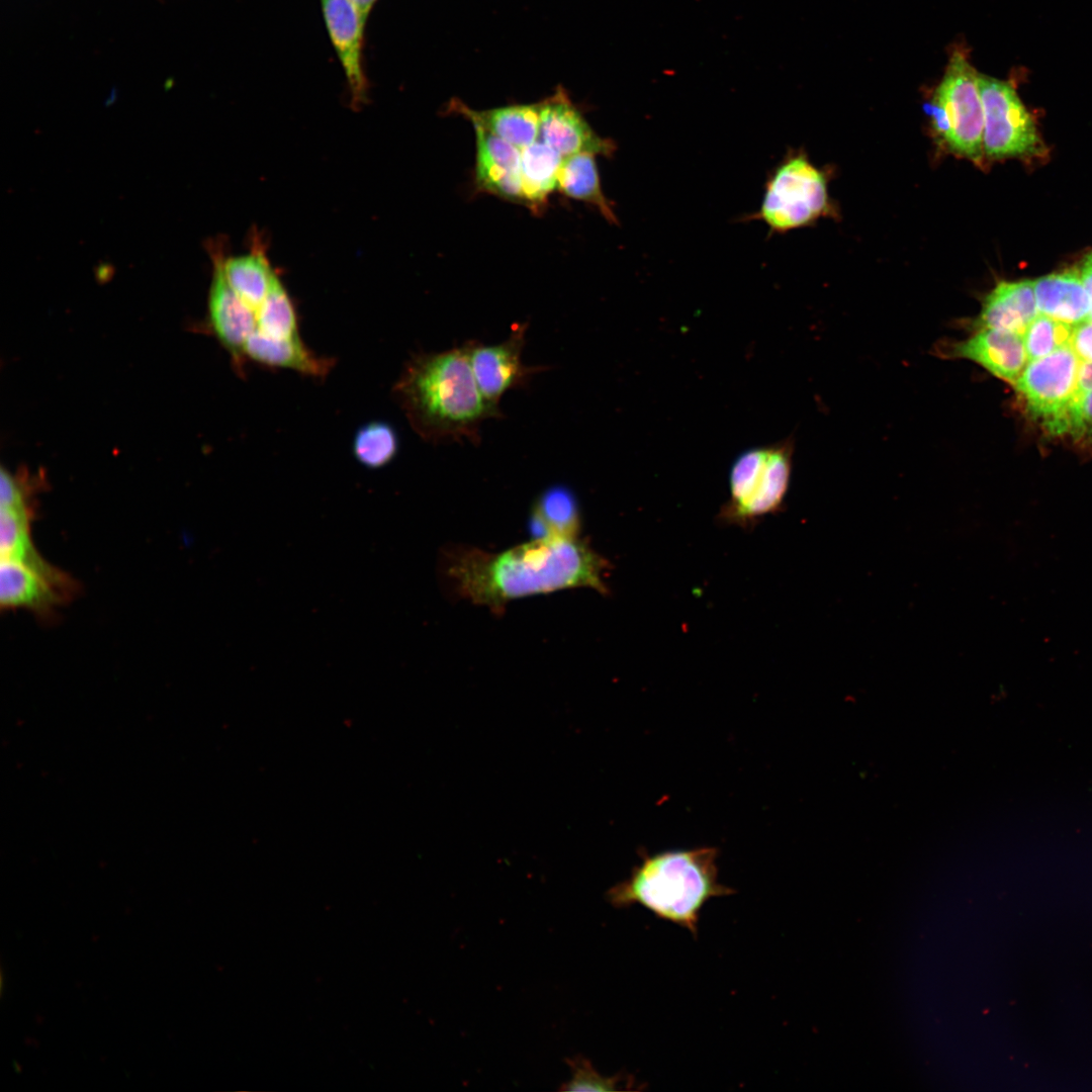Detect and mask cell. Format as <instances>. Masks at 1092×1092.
Listing matches in <instances>:
<instances>
[{
	"label": "cell",
	"mask_w": 1092,
	"mask_h": 1092,
	"mask_svg": "<svg viewBox=\"0 0 1092 1092\" xmlns=\"http://www.w3.org/2000/svg\"><path fill=\"white\" fill-rule=\"evenodd\" d=\"M608 561L577 538L544 537L498 553L457 547L445 551L444 572L462 599L500 614L513 600L566 588L607 594Z\"/></svg>",
	"instance_id": "6da1fadb"
},
{
	"label": "cell",
	"mask_w": 1092,
	"mask_h": 1092,
	"mask_svg": "<svg viewBox=\"0 0 1092 1092\" xmlns=\"http://www.w3.org/2000/svg\"><path fill=\"white\" fill-rule=\"evenodd\" d=\"M471 341L411 358L393 388L412 428L434 443L478 444L480 426L502 418L483 398L470 362Z\"/></svg>",
	"instance_id": "7a4b0ae2"
},
{
	"label": "cell",
	"mask_w": 1092,
	"mask_h": 1092,
	"mask_svg": "<svg viewBox=\"0 0 1092 1092\" xmlns=\"http://www.w3.org/2000/svg\"><path fill=\"white\" fill-rule=\"evenodd\" d=\"M640 861L630 876L607 893L615 907L639 905L660 919L688 929L698 937L704 905L713 898L730 896L735 889L719 882V850L713 846L664 850H639Z\"/></svg>",
	"instance_id": "3957f363"
},
{
	"label": "cell",
	"mask_w": 1092,
	"mask_h": 1092,
	"mask_svg": "<svg viewBox=\"0 0 1092 1092\" xmlns=\"http://www.w3.org/2000/svg\"><path fill=\"white\" fill-rule=\"evenodd\" d=\"M793 441L753 447L739 454L729 472V496L719 519L728 525L753 526L783 506L792 474Z\"/></svg>",
	"instance_id": "277c9868"
},
{
	"label": "cell",
	"mask_w": 1092,
	"mask_h": 1092,
	"mask_svg": "<svg viewBox=\"0 0 1092 1092\" xmlns=\"http://www.w3.org/2000/svg\"><path fill=\"white\" fill-rule=\"evenodd\" d=\"M938 140L956 156L980 163L984 157V109L979 73L954 52L945 74L926 104Z\"/></svg>",
	"instance_id": "5b68a950"
},
{
	"label": "cell",
	"mask_w": 1092,
	"mask_h": 1092,
	"mask_svg": "<svg viewBox=\"0 0 1092 1092\" xmlns=\"http://www.w3.org/2000/svg\"><path fill=\"white\" fill-rule=\"evenodd\" d=\"M828 207L824 173L798 153L785 158L770 172L760 207L750 218L764 223L770 234H782L812 223Z\"/></svg>",
	"instance_id": "8992f818"
},
{
	"label": "cell",
	"mask_w": 1092,
	"mask_h": 1092,
	"mask_svg": "<svg viewBox=\"0 0 1092 1092\" xmlns=\"http://www.w3.org/2000/svg\"><path fill=\"white\" fill-rule=\"evenodd\" d=\"M984 109L983 151L990 160L1030 158L1043 153L1031 114L1008 82L979 74Z\"/></svg>",
	"instance_id": "52a82bcc"
},
{
	"label": "cell",
	"mask_w": 1092,
	"mask_h": 1092,
	"mask_svg": "<svg viewBox=\"0 0 1092 1092\" xmlns=\"http://www.w3.org/2000/svg\"><path fill=\"white\" fill-rule=\"evenodd\" d=\"M1080 364L1067 345L1029 361L1013 384L1028 413L1052 434L1075 396Z\"/></svg>",
	"instance_id": "ba28073f"
},
{
	"label": "cell",
	"mask_w": 1092,
	"mask_h": 1092,
	"mask_svg": "<svg viewBox=\"0 0 1092 1092\" xmlns=\"http://www.w3.org/2000/svg\"><path fill=\"white\" fill-rule=\"evenodd\" d=\"M78 590L77 581L52 564L37 567L1 558L2 609H27L41 617H49L57 607L71 601Z\"/></svg>",
	"instance_id": "9c48e42d"
},
{
	"label": "cell",
	"mask_w": 1092,
	"mask_h": 1092,
	"mask_svg": "<svg viewBox=\"0 0 1092 1092\" xmlns=\"http://www.w3.org/2000/svg\"><path fill=\"white\" fill-rule=\"evenodd\" d=\"M528 324H516L510 336L499 344L481 345L471 341L470 362L477 386L485 401L502 412L503 395L527 385L542 366H528L522 361Z\"/></svg>",
	"instance_id": "30bf717a"
},
{
	"label": "cell",
	"mask_w": 1092,
	"mask_h": 1092,
	"mask_svg": "<svg viewBox=\"0 0 1092 1092\" xmlns=\"http://www.w3.org/2000/svg\"><path fill=\"white\" fill-rule=\"evenodd\" d=\"M539 138L563 158L588 153L611 157L616 145L599 135L563 89L539 103Z\"/></svg>",
	"instance_id": "8fae6325"
},
{
	"label": "cell",
	"mask_w": 1092,
	"mask_h": 1092,
	"mask_svg": "<svg viewBox=\"0 0 1092 1092\" xmlns=\"http://www.w3.org/2000/svg\"><path fill=\"white\" fill-rule=\"evenodd\" d=\"M327 30L348 83L351 105L367 101L368 80L363 68L366 22L349 0H320Z\"/></svg>",
	"instance_id": "7c38bea8"
},
{
	"label": "cell",
	"mask_w": 1092,
	"mask_h": 1092,
	"mask_svg": "<svg viewBox=\"0 0 1092 1092\" xmlns=\"http://www.w3.org/2000/svg\"><path fill=\"white\" fill-rule=\"evenodd\" d=\"M940 350L947 358L973 361L1012 384L1028 361L1022 336L1001 329H975L968 338L951 342Z\"/></svg>",
	"instance_id": "4fadbf2b"
},
{
	"label": "cell",
	"mask_w": 1092,
	"mask_h": 1092,
	"mask_svg": "<svg viewBox=\"0 0 1092 1092\" xmlns=\"http://www.w3.org/2000/svg\"><path fill=\"white\" fill-rule=\"evenodd\" d=\"M476 140L475 183L483 192L525 204L521 181V149L473 125Z\"/></svg>",
	"instance_id": "5bb4252c"
},
{
	"label": "cell",
	"mask_w": 1092,
	"mask_h": 1092,
	"mask_svg": "<svg viewBox=\"0 0 1092 1092\" xmlns=\"http://www.w3.org/2000/svg\"><path fill=\"white\" fill-rule=\"evenodd\" d=\"M209 324L220 344L242 367L244 347L256 331V315L226 281L221 262L215 266L208 298Z\"/></svg>",
	"instance_id": "9a60e30c"
},
{
	"label": "cell",
	"mask_w": 1092,
	"mask_h": 1092,
	"mask_svg": "<svg viewBox=\"0 0 1092 1092\" xmlns=\"http://www.w3.org/2000/svg\"><path fill=\"white\" fill-rule=\"evenodd\" d=\"M1038 314L1033 280L1001 281L985 296L973 328L1001 329L1022 336Z\"/></svg>",
	"instance_id": "2e32d148"
},
{
	"label": "cell",
	"mask_w": 1092,
	"mask_h": 1092,
	"mask_svg": "<svg viewBox=\"0 0 1092 1092\" xmlns=\"http://www.w3.org/2000/svg\"><path fill=\"white\" fill-rule=\"evenodd\" d=\"M1037 310L1040 314L1071 326L1090 317V302L1080 269L1070 268L1033 280Z\"/></svg>",
	"instance_id": "e0dca14e"
},
{
	"label": "cell",
	"mask_w": 1092,
	"mask_h": 1092,
	"mask_svg": "<svg viewBox=\"0 0 1092 1092\" xmlns=\"http://www.w3.org/2000/svg\"><path fill=\"white\" fill-rule=\"evenodd\" d=\"M450 111L463 115L472 125L480 126L519 149L539 138V104H520L475 110L453 99Z\"/></svg>",
	"instance_id": "ac0fdd59"
},
{
	"label": "cell",
	"mask_w": 1092,
	"mask_h": 1092,
	"mask_svg": "<svg viewBox=\"0 0 1092 1092\" xmlns=\"http://www.w3.org/2000/svg\"><path fill=\"white\" fill-rule=\"evenodd\" d=\"M580 518L574 493L565 486L555 485L544 490L534 502L528 528L533 539L577 538Z\"/></svg>",
	"instance_id": "d6986e66"
},
{
	"label": "cell",
	"mask_w": 1092,
	"mask_h": 1092,
	"mask_svg": "<svg viewBox=\"0 0 1092 1092\" xmlns=\"http://www.w3.org/2000/svg\"><path fill=\"white\" fill-rule=\"evenodd\" d=\"M557 189L564 195L593 205L610 223L617 215L604 194L596 155L580 153L563 158Z\"/></svg>",
	"instance_id": "ffe728a7"
},
{
	"label": "cell",
	"mask_w": 1092,
	"mask_h": 1092,
	"mask_svg": "<svg viewBox=\"0 0 1092 1092\" xmlns=\"http://www.w3.org/2000/svg\"><path fill=\"white\" fill-rule=\"evenodd\" d=\"M563 157L540 140L521 150V181L525 205L539 210L557 188Z\"/></svg>",
	"instance_id": "44dd1931"
},
{
	"label": "cell",
	"mask_w": 1092,
	"mask_h": 1092,
	"mask_svg": "<svg viewBox=\"0 0 1092 1092\" xmlns=\"http://www.w3.org/2000/svg\"><path fill=\"white\" fill-rule=\"evenodd\" d=\"M220 262L226 281L256 315L276 274L265 252L259 248Z\"/></svg>",
	"instance_id": "7402d4cb"
},
{
	"label": "cell",
	"mask_w": 1092,
	"mask_h": 1092,
	"mask_svg": "<svg viewBox=\"0 0 1092 1092\" xmlns=\"http://www.w3.org/2000/svg\"><path fill=\"white\" fill-rule=\"evenodd\" d=\"M396 431L386 422L374 421L359 428L354 436L352 451L358 462L368 468L388 464L398 452Z\"/></svg>",
	"instance_id": "603a6c76"
},
{
	"label": "cell",
	"mask_w": 1092,
	"mask_h": 1092,
	"mask_svg": "<svg viewBox=\"0 0 1092 1092\" xmlns=\"http://www.w3.org/2000/svg\"><path fill=\"white\" fill-rule=\"evenodd\" d=\"M1072 329L1069 324L1039 313L1022 335L1028 362L1069 345Z\"/></svg>",
	"instance_id": "cb8c5ba5"
},
{
	"label": "cell",
	"mask_w": 1092,
	"mask_h": 1092,
	"mask_svg": "<svg viewBox=\"0 0 1092 1092\" xmlns=\"http://www.w3.org/2000/svg\"><path fill=\"white\" fill-rule=\"evenodd\" d=\"M572 1072V1078L563 1084L562 1090L567 1091H616L626 1090L623 1084L630 1087L635 1084L630 1077L616 1075L604 1077L600 1075L590 1063L583 1058L567 1060Z\"/></svg>",
	"instance_id": "d4e9b609"
},
{
	"label": "cell",
	"mask_w": 1092,
	"mask_h": 1092,
	"mask_svg": "<svg viewBox=\"0 0 1092 1092\" xmlns=\"http://www.w3.org/2000/svg\"><path fill=\"white\" fill-rule=\"evenodd\" d=\"M1053 434L1092 437V390L1081 396H1074Z\"/></svg>",
	"instance_id": "484cf974"
},
{
	"label": "cell",
	"mask_w": 1092,
	"mask_h": 1092,
	"mask_svg": "<svg viewBox=\"0 0 1092 1092\" xmlns=\"http://www.w3.org/2000/svg\"><path fill=\"white\" fill-rule=\"evenodd\" d=\"M1069 346L1081 363L1092 362V317L1073 326Z\"/></svg>",
	"instance_id": "4316f807"
},
{
	"label": "cell",
	"mask_w": 1092,
	"mask_h": 1092,
	"mask_svg": "<svg viewBox=\"0 0 1092 1092\" xmlns=\"http://www.w3.org/2000/svg\"><path fill=\"white\" fill-rule=\"evenodd\" d=\"M0 506L28 507L21 485L3 467L0 470Z\"/></svg>",
	"instance_id": "83f0119b"
},
{
	"label": "cell",
	"mask_w": 1092,
	"mask_h": 1092,
	"mask_svg": "<svg viewBox=\"0 0 1092 1092\" xmlns=\"http://www.w3.org/2000/svg\"><path fill=\"white\" fill-rule=\"evenodd\" d=\"M1092 390V362H1084L1080 364L1077 388L1075 396H1081Z\"/></svg>",
	"instance_id": "f1b7e54d"
},
{
	"label": "cell",
	"mask_w": 1092,
	"mask_h": 1092,
	"mask_svg": "<svg viewBox=\"0 0 1092 1092\" xmlns=\"http://www.w3.org/2000/svg\"><path fill=\"white\" fill-rule=\"evenodd\" d=\"M1079 269L1083 285L1089 297L1090 312L1092 315V250L1085 255Z\"/></svg>",
	"instance_id": "f546056e"
},
{
	"label": "cell",
	"mask_w": 1092,
	"mask_h": 1092,
	"mask_svg": "<svg viewBox=\"0 0 1092 1092\" xmlns=\"http://www.w3.org/2000/svg\"><path fill=\"white\" fill-rule=\"evenodd\" d=\"M358 10L362 19L366 22L377 0H349Z\"/></svg>",
	"instance_id": "4dcf8cb0"
}]
</instances>
